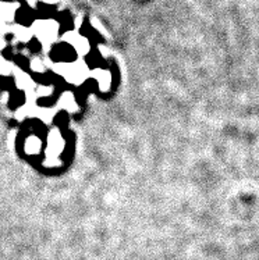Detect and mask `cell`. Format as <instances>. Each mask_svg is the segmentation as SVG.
<instances>
[{"label":"cell","instance_id":"obj_1","mask_svg":"<svg viewBox=\"0 0 259 260\" xmlns=\"http://www.w3.org/2000/svg\"><path fill=\"white\" fill-rule=\"evenodd\" d=\"M66 142L62 134L59 133L57 129H54L49 134L48 144H46V157H52V159H59V156L62 154L64 150Z\"/></svg>","mask_w":259,"mask_h":260},{"label":"cell","instance_id":"obj_2","mask_svg":"<svg viewBox=\"0 0 259 260\" xmlns=\"http://www.w3.org/2000/svg\"><path fill=\"white\" fill-rule=\"evenodd\" d=\"M43 148L42 139L38 135H30L24 142V150L26 154H39Z\"/></svg>","mask_w":259,"mask_h":260},{"label":"cell","instance_id":"obj_3","mask_svg":"<svg viewBox=\"0 0 259 260\" xmlns=\"http://www.w3.org/2000/svg\"><path fill=\"white\" fill-rule=\"evenodd\" d=\"M63 103H62V107L63 109H67V110H75V101L74 98L71 95H67V98H66V95H63Z\"/></svg>","mask_w":259,"mask_h":260}]
</instances>
